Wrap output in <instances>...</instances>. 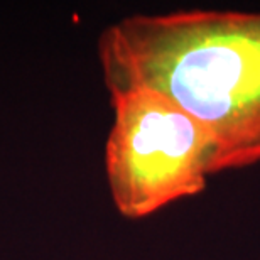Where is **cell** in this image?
<instances>
[{
	"mask_svg": "<svg viewBox=\"0 0 260 260\" xmlns=\"http://www.w3.org/2000/svg\"><path fill=\"white\" fill-rule=\"evenodd\" d=\"M96 51L110 96L154 91L205 127L213 174L260 162V12L130 15L103 30Z\"/></svg>",
	"mask_w": 260,
	"mask_h": 260,
	"instance_id": "1",
	"label": "cell"
},
{
	"mask_svg": "<svg viewBox=\"0 0 260 260\" xmlns=\"http://www.w3.org/2000/svg\"><path fill=\"white\" fill-rule=\"evenodd\" d=\"M113 125L105 173L122 216L140 220L206 189L213 142L200 122L168 98L147 90L110 96Z\"/></svg>",
	"mask_w": 260,
	"mask_h": 260,
	"instance_id": "2",
	"label": "cell"
}]
</instances>
